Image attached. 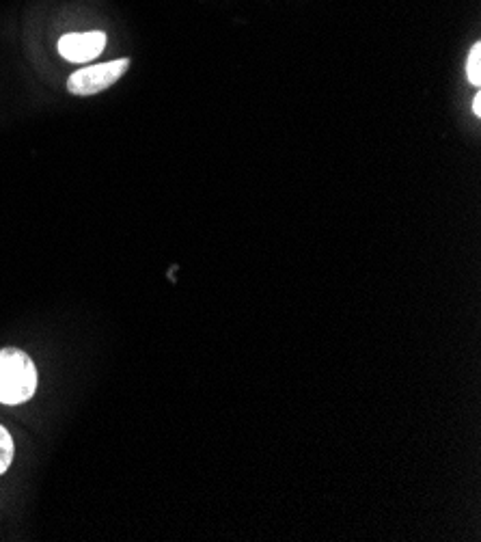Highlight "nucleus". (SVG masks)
Here are the masks:
<instances>
[{
	"label": "nucleus",
	"mask_w": 481,
	"mask_h": 542,
	"mask_svg": "<svg viewBox=\"0 0 481 542\" xmlns=\"http://www.w3.org/2000/svg\"><path fill=\"white\" fill-rule=\"evenodd\" d=\"M37 391V368L33 359L18 348L0 350V402L24 404Z\"/></svg>",
	"instance_id": "f257e3e1"
},
{
	"label": "nucleus",
	"mask_w": 481,
	"mask_h": 542,
	"mask_svg": "<svg viewBox=\"0 0 481 542\" xmlns=\"http://www.w3.org/2000/svg\"><path fill=\"white\" fill-rule=\"evenodd\" d=\"M130 59H117L111 63L102 65H91L85 70H78L67 80V91L74 93V96H95V93H102L104 89L113 87L117 80L128 72Z\"/></svg>",
	"instance_id": "f03ea898"
},
{
	"label": "nucleus",
	"mask_w": 481,
	"mask_h": 542,
	"mask_svg": "<svg viewBox=\"0 0 481 542\" xmlns=\"http://www.w3.org/2000/svg\"><path fill=\"white\" fill-rule=\"evenodd\" d=\"M106 48V33L91 31V33H67L59 39L61 57L72 63H87L95 57H100Z\"/></svg>",
	"instance_id": "7ed1b4c3"
},
{
	"label": "nucleus",
	"mask_w": 481,
	"mask_h": 542,
	"mask_svg": "<svg viewBox=\"0 0 481 542\" xmlns=\"http://www.w3.org/2000/svg\"><path fill=\"white\" fill-rule=\"evenodd\" d=\"M13 439L7 432L5 426H0V476L11 467V460H13Z\"/></svg>",
	"instance_id": "20e7f679"
},
{
	"label": "nucleus",
	"mask_w": 481,
	"mask_h": 542,
	"mask_svg": "<svg viewBox=\"0 0 481 542\" xmlns=\"http://www.w3.org/2000/svg\"><path fill=\"white\" fill-rule=\"evenodd\" d=\"M466 76H469V80L475 87L481 85V44L479 42L469 52V61H466Z\"/></svg>",
	"instance_id": "39448f33"
},
{
	"label": "nucleus",
	"mask_w": 481,
	"mask_h": 542,
	"mask_svg": "<svg viewBox=\"0 0 481 542\" xmlns=\"http://www.w3.org/2000/svg\"><path fill=\"white\" fill-rule=\"evenodd\" d=\"M473 113L481 117V93H477V96L473 98Z\"/></svg>",
	"instance_id": "423d86ee"
}]
</instances>
